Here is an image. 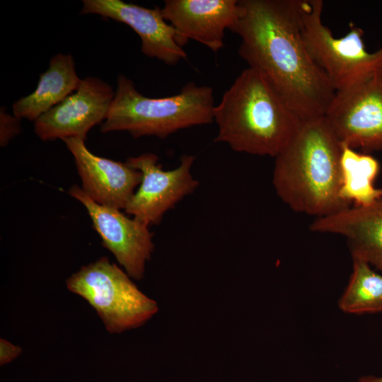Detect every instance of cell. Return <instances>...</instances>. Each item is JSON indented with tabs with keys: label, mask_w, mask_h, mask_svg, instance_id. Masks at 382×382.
<instances>
[{
	"label": "cell",
	"mask_w": 382,
	"mask_h": 382,
	"mask_svg": "<svg viewBox=\"0 0 382 382\" xmlns=\"http://www.w3.org/2000/svg\"><path fill=\"white\" fill-rule=\"evenodd\" d=\"M303 0H241L232 31L240 56L262 74L301 121L320 117L335 91L301 34Z\"/></svg>",
	"instance_id": "cell-1"
},
{
	"label": "cell",
	"mask_w": 382,
	"mask_h": 382,
	"mask_svg": "<svg viewBox=\"0 0 382 382\" xmlns=\"http://www.w3.org/2000/svg\"><path fill=\"white\" fill-rule=\"evenodd\" d=\"M342 144L324 117L302 121L274 157L272 184L292 210L325 216L350 207L340 195Z\"/></svg>",
	"instance_id": "cell-2"
},
{
	"label": "cell",
	"mask_w": 382,
	"mask_h": 382,
	"mask_svg": "<svg viewBox=\"0 0 382 382\" xmlns=\"http://www.w3.org/2000/svg\"><path fill=\"white\" fill-rule=\"evenodd\" d=\"M213 117L218 127L214 141L237 152L274 158L302 122L265 77L250 67L224 92Z\"/></svg>",
	"instance_id": "cell-3"
},
{
	"label": "cell",
	"mask_w": 382,
	"mask_h": 382,
	"mask_svg": "<svg viewBox=\"0 0 382 382\" xmlns=\"http://www.w3.org/2000/svg\"><path fill=\"white\" fill-rule=\"evenodd\" d=\"M100 132L125 131L133 137L164 139L178 130L214 121L213 89L189 82L175 95L153 98L139 93L134 83L122 74Z\"/></svg>",
	"instance_id": "cell-4"
},
{
	"label": "cell",
	"mask_w": 382,
	"mask_h": 382,
	"mask_svg": "<svg viewBox=\"0 0 382 382\" xmlns=\"http://www.w3.org/2000/svg\"><path fill=\"white\" fill-rule=\"evenodd\" d=\"M126 272L107 257L84 265L66 282L67 289L84 299L97 312L110 334L136 328L158 310Z\"/></svg>",
	"instance_id": "cell-5"
},
{
	"label": "cell",
	"mask_w": 382,
	"mask_h": 382,
	"mask_svg": "<svg viewBox=\"0 0 382 382\" xmlns=\"http://www.w3.org/2000/svg\"><path fill=\"white\" fill-rule=\"evenodd\" d=\"M323 10L322 0L302 1L301 34L312 59L337 91L382 67V48L369 52L363 30L352 25L345 35L335 37L323 23Z\"/></svg>",
	"instance_id": "cell-6"
},
{
	"label": "cell",
	"mask_w": 382,
	"mask_h": 382,
	"mask_svg": "<svg viewBox=\"0 0 382 382\" xmlns=\"http://www.w3.org/2000/svg\"><path fill=\"white\" fill-rule=\"evenodd\" d=\"M341 144L363 153L382 150V67L335 91L323 116Z\"/></svg>",
	"instance_id": "cell-7"
},
{
	"label": "cell",
	"mask_w": 382,
	"mask_h": 382,
	"mask_svg": "<svg viewBox=\"0 0 382 382\" xmlns=\"http://www.w3.org/2000/svg\"><path fill=\"white\" fill-rule=\"evenodd\" d=\"M195 157L183 155L174 169L164 170L152 153L129 157L126 163L142 174L141 183L125 211L147 226L158 224L164 214L199 185L191 169Z\"/></svg>",
	"instance_id": "cell-8"
},
{
	"label": "cell",
	"mask_w": 382,
	"mask_h": 382,
	"mask_svg": "<svg viewBox=\"0 0 382 382\" xmlns=\"http://www.w3.org/2000/svg\"><path fill=\"white\" fill-rule=\"evenodd\" d=\"M69 194L84 206L103 245L127 274L131 278L141 279L154 248L149 226L128 217L120 209L96 202L76 185L71 187Z\"/></svg>",
	"instance_id": "cell-9"
},
{
	"label": "cell",
	"mask_w": 382,
	"mask_h": 382,
	"mask_svg": "<svg viewBox=\"0 0 382 382\" xmlns=\"http://www.w3.org/2000/svg\"><path fill=\"white\" fill-rule=\"evenodd\" d=\"M114 96L108 83L86 76L74 93L35 121V133L42 141L85 140L89 130L106 119Z\"/></svg>",
	"instance_id": "cell-10"
},
{
	"label": "cell",
	"mask_w": 382,
	"mask_h": 382,
	"mask_svg": "<svg viewBox=\"0 0 382 382\" xmlns=\"http://www.w3.org/2000/svg\"><path fill=\"white\" fill-rule=\"evenodd\" d=\"M81 14H97L129 25L140 37L141 52L149 57L168 65L187 59L175 29L158 6L149 8L121 0H83Z\"/></svg>",
	"instance_id": "cell-11"
},
{
	"label": "cell",
	"mask_w": 382,
	"mask_h": 382,
	"mask_svg": "<svg viewBox=\"0 0 382 382\" xmlns=\"http://www.w3.org/2000/svg\"><path fill=\"white\" fill-rule=\"evenodd\" d=\"M161 13L182 47L191 39L217 52L226 30L232 31L238 21L240 6L236 0H166Z\"/></svg>",
	"instance_id": "cell-12"
},
{
	"label": "cell",
	"mask_w": 382,
	"mask_h": 382,
	"mask_svg": "<svg viewBox=\"0 0 382 382\" xmlns=\"http://www.w3.org/2000/svg\"><path fill=\"white\" fill-rule=\"evenodd\" d=\"M62 141L74 156L84 192L101 205L125 209L141 183V173L126 162L93 154L82 139Z\"/></svg>",
	"instance_id": "cell-13"
},
{
	"label": "cell",
	"mask_w": 382,
	"mask_h": 382,
	"mask_svg": "<svg viewBox=\"0 0 382 382\" xmlns=\"http://www.w3.org/2000/svg\"><path fill=\"white\" fill-rule=\"evenodd\" d=\"M310 230L345 237L352 260H362L382 272V199L316 218Z\"/></svg>",
	"instance_id": "cell-14"
},
{
	"label": "cell",
	"mask_w": 382,
	"mask_h": 382,
	"mask_svg": "<svg viewBox=\"0 0 382 382\" xmlns=\"http://www.w3.org/2000/svg\"><path fill=\"white\" fill-rule=\"evenodd\" d=\"M81 81L76 74L72 56L55 54L50 59L48 69L40 75L35 90L13 103V115L35 122L74 93Z\"/></svg>",
	"instance_id": "cell-15"
},
{
	"label": "cell",
	"mask_w": 382,
	"mask_h": 382,
	"mask_svg": "<svg viewBox=\"0 0 382 382\" xmlns=\"http://www.w3.org/2000/svg\"><path fill=\"white\" fill-rule=\"evenodd\" d=\"M340 166V195L345 201L362 207L382 199V189L374 185L380 170L379 163L375 158L342 144Z\"/></svg>",
	"instance_id": "cell-16"
},
{
	"label": "cell",
	"mask_w": 382,
	"mask_h": 382,
	"mask_svg": "<svg viewBox=\"0 0 382 382\" xmlns=\"http://www.w3.org/2000/svg\"><path fill=\"white\" fill-rule=\"evenodd\" d=\"M346 313L362 314L382 311V275L362 260H353V271L339 301Z\"/></svg>",
	"instance_id": "cell-17"
},
{
	"label": "cell",
	"mask_w": 382,
	"mask_h": 382,
	"mask_svg": "<svg viewBox=\"0 0 382 382\" xmlns=\"http://www.w3.org/2000/svg\"><path fill=\"white\" fill-rule=\"evenodd\" d=\"M20 120L6 112L4 108L0 111V145L6 146L21 132Z\"/></svg>",
	"instance_id": "cell-18"
},
{
	"label": "cell",
	"mask_w": 382,
	"mask_h": 382,
	"mask_svg": "<svg viewBox=\"0 0 382 382\" xmlns=\"http://www.w3.org/2000/svg\"><path fill=\"white\" fill-rule=\"evenodd\" d=\"M22 352V349L13 345L5 339L0 340V365L3 366L10 363L18 357Z\"/></svg>",
	"instance_id": "cell-19"
},
{
	"label": "cell",
	"mask_w": 382,
	"mask_h": 382,
	"mask_svg": "<svg viewBox=\"0 0 382 382\" xmlns=\"http://www.w3.org/2000/svg\"><path fill=\"white\" fill-rule=\"evenodd\" d=\"M358 382H382V377L374 376H365L359 379Z\"/></svg>",
	"instance_id": "cell-20"
}]
</instances>
